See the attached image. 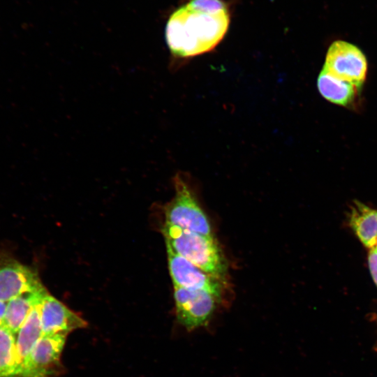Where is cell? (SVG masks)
Instances as JSON below:
<instances>
[{
    "label": "cell",
    "instance_id": "obj_1",
    "mask_svg": "<svg viewBox=\"0 0 377 377\" xmlns=\"http://www.w3.org/2000/svg\"><path fill=\"white\" fill-rule=\"evenodd\" d=\"M230 22L228 11L209 14L186 4L170 17L165 40L174 59H185L212 50L223 39Z\"/></svg>",
    "mask_w": 377,
    "mask_h": 377
},
{
    "label": "cell",
    "instance_id": "obj_2",
    "mask_svg": "<svg viewBox=\"0 0 377 377\" xmlns=\"http://www.w3.org/2000/svg\"><path fill=\"white\" fill-rule=\"evenodd\" d=\"M166 246L203 271L226 279L228 265L214 236H207L165 223Z\"/></svg>",
    "mask_w": 377,
    "mask_h": 377
},
{
    "label": "cell",
    "instance_id": "obj_3",
    "mask_svg": "<svg viewBox=\"0 0 377 377\" xmlns=\"http://www.w3.org/2000/svg\"><path fill=\"white\" fill-rule=\"evenodd\" d=\"M175 194L165 210V223L207 236H214L207 214L199 205L187 177H174Z\"/></svg>",
    "mask_w": 377,
    "mask_h": 377
},
{
    "label": "cell",
    "instance_id": "obj_4",
    "mask_svg": "<svg viewBox=\"0 0 377 377\" xmlns=\"http://www.w3.org/2000/svg\"><path fill=\"white\" fill-rule=\"evenodd\" d=\"M174 299L178 322L188 330L207 325L221 302L211 293L174 287Z\"/></svg>",
    "mask_w": 377,
    "mask_h": 377
},
{
    "label": "cell",
    "instance_id": "obj_5",
    "mask_svg": "<svg viewBox=\"0 0 377 377\" xmlns=\"http://www.w3.org/2000/svg\"><path fill=\"white\" fill-rule=\"evenodd\" d=\"M323 68L360 89L366 79L367 62L357 46L346 41L336 40L327 50Z\"/></svg>",
    "mask_w": 377,
    "mask_h": 377
},
{
    "label": "cell",
    "instance_id": "obj_6",
    "mask_svg": "<svg viewBox=\"0 0 377 377\" xmlns=\"http://www.w3.org/2000/svg\"><path fill=\"white\" fill-rule=\"evenodd\" d=\"M167 247V246H166ZM170 274L174 287L202 290L222 301L226 290V279L210 274L167 247Z\"/></svg>",
    "mask_w": 377,
    "mask_h": 377
},
{
    "label": "cell",
    "instance_id": "obj_7",
    "mask_svg": "<svg viewBox=\"0 0 377 377\" xmlns=\"http://www.w3.org/2000/svg\"><path fill=\"white\" fill-rule=\"evenodd\" d=\"M67 334H43L33 347L18 377H57L64 371L61 356Z\"/></svg>",
    "mask_w": 377,
    "mask_h": 377
},
{
    "label": "cell",
    "instance_id": "obj_8",
    "mask_svg": "<svg viewBox=\"0 0 377 377\" xmlns=\"http://www.w3.org/2000/svg\"><path fill=\"white\" fill-rule=\"evenodd\" d=\"M43 287L36 273L10 255L0 251V301L7 302Z\"/></svg>",
    "mask_w": 377,
    "mask_h": 377
},
{
    "label": "cell",
    "instance_id": "obj_9",
    "mask_svg": "<svg viewBox=\"0 0 377 377\" xmlns=\"http://www.w3.org/2000/svg\"><path fill=\"white\" fill-rule=\"evenodd\" d=\"M40 317L43 334L68 335L87 326L85 320L48 293L40 303Z\"/></svg>",
    "mask_w": 377,
    "mask_h": 377
},
{
    "label": "cell",
    "instance_id": "obj_10",
    "mask_svg": "<svg viewBox=\"0 0 377 377\" xmlns=\"http://www.w3.org/2000/svg\"><path fill=\"white\" fill-rule=\"evenodd\" d=\"M41 302L34 306L27 320L16 334L17 367L14 377H18L23 372L33 347L43 335L40 317Z\"/></svg>",
    "mask_w": 377,
    "mask_h": 377
},
{
    "label": "cell",
    "instance_id": "obj_11",
    "mask_svg": "<svg viewBox=\"0 0 377 377\" xmlns=\"http://www.w3.org/2000/svg\"><path fill=\"white\" fill-rule=\"evenodd\" d=\"M47 293L45 287L23 293L7 302L3 325L17 334L36 304Z\"/></svg>",
    "mask_w": 377,
    "mask_h": 377
},
{
    "label": "cell",
    "instance_id": "obj_12",
    "mask_svg": "<svg viewBox=\"0 0 377 377\" xmlns=\"http://www.w3.org/2000/svg\"><path fill=\"white\" fill-rule=\"evenodd\" d=\"M349 224L365 246L371 249L377 245V209L355 200L349 215Z\"/></svg>",
    "mask_w": 377,
    "mask_h": 377
},
{
    "label": "cell",
    "instance_id": "obj_13",
    "mask_svg": "<svg viewBox=\"0 0 377 377\" xmlns=\"http://www.w3.org/2000/svg\"><path fill=\"white\" fill-rule=\"evenodd\" d=\"M317 87L320 94L328 101L342 106H349L355 102L359 88L342 80L323 68L320 71Z\"/></svg>",
    "mask_w": 377,
    "mask_h": 377
},
{
    "label": "cell",
    "instance_id": "obj_14",
    "mask_svg": "<svg viewBox=\"0 0 377 377\" xmlns=\"http://www.w3.org/2000/svg\"><path fill=\"white\" fill-rule=\"evenodd\" d=\"M16 334L0 326V377H14L17 372Z\"/></svg>",
    "mask_w": 377,
    "mask_h": 377
},
{
    "label": "cell",
    "instance_id": "obj_15",
    "mask_svg": "<svg viewBox=\"0 0 377 377\" xmlns=\"http://www.w3.org/2000/svg\"><path fill=\"white\" fill-rule=\"evenodd\" d=\"M186 5L193 9L209 14L228 12L226 5L221 0H191Z\"/></svg>",
    "mask_w": 377,
    "mask_h": 377
},
{
    "label": "cell",
    "instance_id": "obj_16",
    "mask_svg": "<svg viewBox=\"0 0 377 377\" xmlns=\"http://www.w3.org/2000/svg\"><path fill=\"white\" fill-rule=\"evenodd\" d=\"M368 262L372 278L377 286V245L370 249Z\"/></svg>",
    "mask_w": 377,
    "mask_h": 377
},
{
    "label": "cell",
    "instance_id": "obj_17",
    "mask_svg": "<svg viewBox=\"0 0 377 377\" xmlns=\"http://www.w3.org/2000/svg\"><path fill=\"white\" fill-rule=\"evenodd\" d=\"M7 302L0 301V326L3 325Z\"/></svg>",
    "mask_w": 377,
    "mask_h": 377
},
{
    "label": "cell",
    "instance_id": "obj_18",
    "mask_svg": "<svg viewBox=\"0 0 377 377\" xmlns=\"http://www.w3.org/2000/svg\"></svg>",
    "mask_w": 377,
    "mask_h": 377
}]
</instances>
